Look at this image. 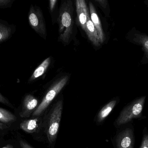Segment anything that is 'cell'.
Instances as JSON below:
<instances>
[{
  "instance_id": "7a4b0ae2",
  "label": "cell",
  "mask_w": 148,
  "mask_h": 148,
  "mask_svg": "<svg viewBox=\"0 0 148 148\" xmlns=\"http://www.w3.org/2000/svg\"><path fill=\"white\" fill-rule=\"evenodd\" d=\"M63 109V101L59 100L54 105L49 114L45 127L47 139L50 144L55 142L60 128Z\"/></svg>"
},
{
  "instance_id": "ba28073f",
  "label": "cell",
  "mask_w": 148,
  "mask_h": 148,
  "mask_svg": "<svg viewBox=\"0 0 148 148\" xmlns=\"http://www.w3.org/2000/svg\"><path fill=\"white\" fill-rule=\"evenodd\" d=\"M76 8L79 23L82 28L85 31L86 23L90 17L89 10L86 2L84 0H77L76 1Z\"/></svg>"
},
{
  "instance_id": "7c38bea8",
  "label": "cell",
  "mask_w": 148,
  "mask_h": 148,
  "mask_svg": "<svg viewBox=\"0 0 148 148\" xmlns=\"http://www.w3.org/2000/svg\"><path fill=\"white\" fill-rule=\"evenodd\" d=\"M116 103V100H114L105 105L98 113L97 116V122L101 123L112 112Z\"/></svg>"
},
{
  "instance_id": "44dd1931",
  "label": "cell",
  "mask_w": 148,
  "mask_h": 148,
  "mask_svg": "<svg viewBox=\"0 0 148 148\" xmlns=\"http://www.w3.org/2000/svg\"><path fill=\"white\" fill-rule=\"evenodd\" d=\"M96 1L99 3L103 8H105L107 4V1H104V0H98V1Z\"/></svg>"
},
{
  "instance_id": "2e32d148",
  "label": "cell",
  "mask_w": 148,
  "mask_h": 148,
  "mask_svg": "<svg viewBox=\"0 0 148 148\" xmlns=\"http://www.w3.org/2000/svg\"><path fill=\"white\" fill-rule=\"evenodd\" d=\"M0 103H3V104L7 105L8 107H10L12 108H14L13 105L8 101V99H6L1 93H0Z\"/></svg>"
},
{
  "instance_id": "603a6c76",
  "label": "cell",
  "mask_w": 148,
  "mask_h": 148,
  "mask_svg": "<svg viewBox=\"0 0 148 148\" xmlns=\"http://www.w3.org/2000/svg\"><path fill=\"white\" fill-rule=\"evenodd\" d=\"M1 148H14L13 147V146H11V145H7V146H5V147H3Z\"/></svg>"
},
{
  "instance_id": "d6986e66",
  "label": "cell",
  "mask_w": 148,
  "mask_h": 148,
  "mask_svg": "<svg viewBox=\"0 0 148 148\" xmlns=\"http://www.w3.org/2000/svg\"><path fill=\"white\" fill-rule=\"evenodd\" d=\"M19 142H20V146L21 148H34L32 147L27 142L23 140H20Z\"/></svg>"
},
{
  "instance_id": "ffe728a7",
  "label": "cell",
  "mask_w": 148,
  "mask_h": 148,
  "mask_svg": "<svg viewBox=\"0 0 148 148\" xmlns=\"http://www.w3.org/2000/svg\"><path fill=\"white\" fill-rule=\"evenodd\" d=\"M57 1L56 0H50L49 1V6H50V10L51 11H53L54 9Z\"/></svg>"
},
{
  "instance_id": "5b68a950",
  "label": "cell",
  "mask_w": 148,
  "mask_h": 148,
  "mask_svg": "<svg viewBox=\"0 0 148 148\" xmlns=\"http://www.w3.org/2000/svg\"><path fill=\"white\" fill-rule=\"evenodd\" d=\"M28 19L31 28L42 37L46 39V25L42 12L39 7L31 6L29 12Z\"/></svg>"
},
{
  "instance_id": "6da1fadb",
  "label": "cell",
  "mask_w": 148,
  "mask_h": 148,
  "mask_svg": "<svg viewBox=\"0 0 148 148\" xmlns=\"http://www.w3.org/2000/svg\"><path fill=\"white\" fill-rule=\"evenodd\" d=\"M73 8L72 1H66L62 4L59 11L58 21L60 39L66 43L69 41L73 34Z\"/></svg>"
},
{
  "instance_id": "3957f363",
  "label": "cell",
  "mask_w": 148,
  "mask_h": 148,
  "mask_svg": "<svg viewBox=\"0 0 148 148\" xmlns=\"http://www.w3.org/2000/svg\"><path fill=\"white\" fill-rule=\"evenodd\" d=\"M146 101V96H142L133 101L122 110L116 119L117 126L126 124L132 120L140 117Z\"/></svg>"
},
{
  "instance_id": "30bf717a",
  "label": "cell",
  "mask_w": 148,
  "mask_h": 148,
  "mask_svg": "<svg viewBox=\"0 0 148 148\" xmlns=\"http://www.w3.org/2000/svg\"><path fill=\"white\" fill-rule=\"evenodd\" d=\"M39 120V118H36L23 121L20 124V128L29 134L35 133L40 127Z\"/></svg>"
},
{
  "instance_id": "e0dca14e",
  "label": "cell",
  "mask_w": 148,
  "mask_h": 148,
  "mask_svg": "<svg viewBox=\"0 0 148 148\" xmlns=\"http://www.w3.org/2000/svg\"><path fill=\"white\" fill-rule=\"evenodd\" d=\"M140 148H148V135L143 136Z\"/></svg>"
},
{
  "instance_id": "5bb4252c",
  "label": "cell",
  "mask_w": 148,
  "mask_h": 148,
  "mask_svg": "<svg viewBox=\"0 0 148 148\" xmlns=\"http://www.w3.org/2000/svg\"><path fill=\"white\" fill-rule=\"evenodd\" d=\"M16 120V117L14 115L7 109L0 108V122L8 123L14 122Z\"/></svg>"
},
{
  "instance_id": "9c48e42d",
  "label": "cell",
  "mask_w": 148,
  "mask_h": 148,
  "mask_svg": "<svg viewBox=\"0 0 148 148\" xmlns=\"http://www.w3.org/2000/svg\"><path fill=\"white\" fill-rule=\"evenodd\" d=\"M89 7L90 19L97 31L99 37V42L100 44H102L103 43L105 38L101 21L99 19V17L97 15L95 7L91 2H89Z\"/></svg>"
},
{
  "instance_id": "ac0fdd59",
  "label": "cell",
  "mask_w": 148,
  "mask_h": 148,
  "mask_svg": "<svg viewBox=\"0 0 148 148\" xmlns=\"http://www.w3.org/2000/svg\"><path fill=\"white\" fill-rule=\"evenodd\" d=\"M11 2L10 0H0V8H7L10 6Z\"/></svg>"
},
{
  "instance_id": "277c9868",
  "label": "cell",
  "mask_w": 148,
  "mask_h": 148,
  "mask_svg": "<svg viewBox=\"0 0 148 148\" xmlns=\"http://www.w3.org/2000/svg\"><path fill=\"white\" fill-rule=\"evenodd\" d=\"M68 80L69 77L67 76H63L56 81L53 84H52L40 105L33 113L32 115L33 116H40L44 113L49 104L66 84Z\"/></svg>"
},
{
  "instance_id": "4fadbf2b",
  "label": "cell",
  "mask_w": 148,
  "mask_h": 148,
  "mask_svg": "<svg viewBox=\"0 0 148 148\" xmlns=\"http://www.w3.org/2000/svg\"><path fill=\"white\" fill-rule=\"evenodd\" d=\"M51 62L50 57L47 58L44 60L40 65H39L37 68L35 70L33 74L29 79V81L31 82L34 81L37 78L42 76L47 71Z\"/></svg>"
},
{
  "instance_id": "9a60e30c",
  "label": "cell",
  "mask_w": 148,
  "mask_h": 148,
  "mask_svg": "<svg viewBox=\"0 0 148 148\" xmlns=\"http://www.w3.org/2000/svg\"><path fill=\"white\" fill-rule=\"evenodd\" d=\"M11 33L10 28L0 23V43L8 39L11 35Z\"/></svg>"
},
{
  "instance_id": "8992f818",
  "label": "cell",
  "mask_w": 148,
  "mask_h": 148,
  "mask_svg": "<svg viewBox=\"0 0 148 148\" xmlns=\"http://www.w3.org/2000/svg\"><path fill=\"white\" fill-rule=\"evenodd\" d=\"M116 148H134V136L133 131L127 129L121 132L116 138Z\"/></svg>"
},
{
  "instance_id": "8fae6325",
  "label": "cell",
  "mask_w": 148,
  "mask_h": 148,
  "mask_svg": "<svg viewBox=\"0 0 148 148\" xmlns=\"http://www.w3.org/2000/svg\"><path fill=\"white\" fill-rule=\"evenodd\" d=\"M85 32L90 41L95 46H100L101 44L99 42L98 34L94 24L90 19V17H89L86 23V29Z\"/></svg>"
},
{
  "instance_id": "7402d4cb",
  "label": "cell",
  "mask_w": 148,
  "mask_h": 148,
  "mask_svg": "<svg viewBox=\"0 0 148 148\" xmlns=\"http://www.w3.org/2000/svg\"><path fill=\"white\" fill-rule=\"evenodd\" d=\"M8 128V126L6 124L0 122V129L3 130V129H6Z\"/></svg>"
},
{
  "instance_id": "52a82bcc",
  "label": "cell",
  "mask_w": 148,
  "mask_h": 148,
  "mask_svg": "<svg viewBox=\"0 0 148 148\" xmlns=\"http://www.w3.org/2000/svg\"><path fill=\"white\" fill-rule=\"evenodd\" d=\"M38 101L37 99L32 95H27L23 102L21 111L19 115L22 118H27L37 107Z\"/></svg>"
}]
</instances>
